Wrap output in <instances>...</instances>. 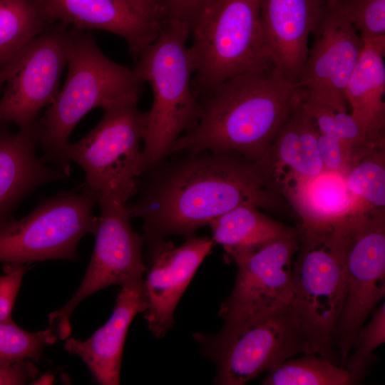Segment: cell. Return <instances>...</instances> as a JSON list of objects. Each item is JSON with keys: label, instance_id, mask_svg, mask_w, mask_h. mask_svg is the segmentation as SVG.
I'll return each instance as SVG.
<instances>
[{"label": "cell", "instance_id": "cell-31", "mask_svg": "<svg viewBox=\"0 0 385 385\" xmlns=\"http://www.w3.org/2000/svg\"><path fill=\"white\" fill-rule=\"evenodd\" d=\"M167 17L186 23L190 31L204 11L215 0H157Z\"/></svg>", "mask_w": 385, "mask_h": 385}, {"label": "cell", "instance_id": "cell-29", "mask_svg": "<svg viewBox=\"0 0 385 385\" xmlns=\"http://www.w3.org/2000/svg\"><path fill=\"white\" fill-rule=\"evenodd\" d=\"M363 40L385 36V0H327Z\"/></svg>", "mask_w": 385, "mask_h": 385}, {"label": "cell", "instance_id": "cell-23", "mask_svg": "<svg viewBox=\"0 0 385 385\" xmlns=\"http://www.w3.org/2000/svg\"><path fill=\"white\" fill-rule=\"evenodd\" d=\"M259 208L251 204L241 205L208 225L212 232V240L223 247L230 259L294 230L262 213Z\"/></svg>", "mask_w": 385, "mask_h": 385}, {"label": "cell", "instance_id": "cell-17", "mask_svg": "<svg viewBox=\"0 0 385 385\" xmlns=\"http://www.w3.org/2000/svg\"><path fill=\"white\" fill-rule=\"evenodd\" d=\"M148 307L143 277L122 286L112 315L88 339L68 337L65 349L78 356L87 366L95 381L102 385H118L125 339L134 317Z\"/></svg>", "mask_w": 385, "mask_h": 385}, {"label": "cell", "instance_id": "cell-1", "mask_svg": "<svg viewBox=\"0 0 385 385\" xmlns=\"http://www.w3.org/2000/svg\"><path fill=\"white\" fill-rule=\"evenodd\" d=\"M170 155L141 175L136 200L126 205L131 217L143 221L148 252L162 246L167 236H195L198 229L239 205L277 204L279 196L267 188L256 163L237 153Z\"/></svg>", "mask_w": 385, "mask_h": 385}, {"label": "cell", "instance_id": "cell-3", "mask_svg": "<svg viewBox=\"0 0 385 385\" xmlns=\"http://www.w3.org/2000/svg\"><path fill=\"white\" fill-rule=\"evenodd\" d=\"M190 36L186 23L166 17L156 38L136 58L133 69L153 94L142 140L143 174L166 159L177 139L197 122L200 103L192 88Z\"/></svg>", "mask_w": 385, "mask_h": 385}, {"label": "cell", "instance_id": "cell-6", "mask_svg": "<svg viewBox=\"0 0 385 385\" xmlns=\"http://www.w3.org/2000/svg\"><path fill=\"white\" fill-rule=\"evenodd\" d=\"M260 1L215 0L191 29L192 88L197 99L235 75L273 64L264 46Z\"/></svg>", "mask_w": 385, "mask_h": 385}, {"label": "cell", "instance_id": "cell-16", "mask_svg": "<svg viewBox=\"0 0 385 385\" xmlns=\"http://www.w3.org/2000/svg\"><path fill=\"white\" fill-rule=\"evenodd\" d=\"M327 9V0H260V20L266 53L297 87L307 57L308 41Z\"/></svg>", "mask_w": 385, "mask_h": 385}, {"label": "cell", "instance_id": "cell-34", "mask_svg": "<svg viewBox=\"0 0 385 385\" xmlns=\"http://www.w3.org/2000/svg\"><path fill=\"white\" fill-rule=\"evenodd\" d=\"M3 84H4V80L1 73H0V92L1 91Z\"/></svg>", "mask_w": 385, "mask_h": 385}, {"label": "cell", "instance_id": "cell-26", "mask_svg": "<svg viewBox=\"0 0 385 385\" xmlns=\"http://www.w3.org/2000/svg\"><path fill=\"white\" fill-rule=\"evenodd\" d=\"M265 385H349L348 371L316 354L287 359L267 371Z\"/></svg>", "mask_w": 385, "mask_h": 385}, {"label": "cell", "instance_id": "cell-30", "mask_svg": "<svg viewBox=\"0 0 385 385\" xmlns=\"http://www.w3.org/2000/svg\"><path fill=\"white\" fill-rule=\"evenodd\" d=\"M26 271L27 265H4L5 274L0 276V321L11 319V312Z\"/></svg>", "mask_w": 385, "mask_h": 385}, {"label": "cell", "instance_id": "cell-20", "mask_svg": "<svg viewBox=\"0 0 385 385\" xmlns=\"http://www.w3.org/2000/svg\"><path fill=\"white\" fill-rule=\"evenodd\" d=\"M37 145L34 129L14 133L0 123V225L34 190L70 176V171L38 158Z\"/></svg>", "mask_w": 385, "mask_h": 385}, {"label": "cell", "instance_id": "cell-15", "mask_svg": "<svg viewBox=\"0 0 385 385\" xmlns=\"http://www.w3.org/2000/svg\"><path fill=\"white\" fill-rule=\"evenodd\" d=\"M214 245L212 238L193 236L177 247L168 242L149 255L150 268L145 280L148 307L144 317L155 337H163L173 326L180 299Z\"/></svg>", "mask_w": 385, "mask_h": 385}, {"label": "cell", "instance_id": "cell-7", "mask_svg": "<svg viewBox=\"0 0 385 385\" xmlns=\"http://www.w3.org/2000/svg\"><path fill=\"white\" fill-rule=\"evenodd\" d=\"M299 235V255L292 270V308L313 353L337 364L334 332L346 290L342 247L334 229Z\"/></svg>", "mask_w": 385, "mask_h": 385}, {"label": "cell", "instance_id": "cell-9", "mask_svg": "<svg viewBox=\"0 0 385 385\" xmlns=\"http://www.w3.org/2000/svg\"><path fill=\"white\" fill-rule=\"evenodd\" d=\"M346 276L342 311L334 332L345 364L356 334L385 294V209L353 213L334 228Z\"/></svg>", "mask_w": 385, "mask_h": 385}, {"label": "cell", "instance_id": "cell-24", "mask_svg": "<svg viewBox=\"0 0 385 385\" xmlns=\"http://www.w3.org/2000/svg\"><path fill=\"white\" fill-rule=\"evenodd\" d=\"M53 24L34 0H0L1 75L26 46Z\"/></svg>", "mask_w": 385, "mask_h": 385}, {"label": "cell", "instance_id": "cell-14", "mask_svg": "<svg viewBox=\"0 0 385 385\" xmlns=\"http://www.w3.org/2000/svg\"><path fill=\"white\" fill-rule=\"evenodd\" d=\"M312 35L314 42L297 87L337 111H347L346 89L364 40L327 1L325 13Z\"/></svg>", "mask_w": 385, "mask_h": 385}, {"label": "cell", "instance_id": "cell-10", "mask_svg": "<svg viewBox=\"0 0 385 385\" xmlns=\"http://www.w3.org/2000/svg\"><path fill=\"white\" fill-rule=\"evenodd\" d=\"M95 196L62 191L42 200L20 220L0 225V262L28 265L48 260H73L77 246L88 233L94 235L97 217Z\"/></svg>", "mask_w": 385, "mask_h": 385}, {"label": "cell", "instance_id": "cell-25", "mask_svg": "<svg viewBox=\"0 0 385 385\" xmlns=\"http://www.w3.org/2000/svg\"><path fill=\"white\" fill-rule=\"evenodd\" d=\"M344 177L359 212L385 209V144L358 152Z\"/></svg>", "mask_w": 385, "mask_h": 385}, {"label": "cell", "instance_id": "cell-21", "mask_svg": "<svg viewBox=\"0 0 385 385\" xmlns=\"http://www.w3.org/2000/svg\"><path fill=\"white\" fill-rule=\"evenodd\" d=\"M302 220L301 232L328 233L348 215L359 212L345 177L323 170L286 185L281 191Z\"/></svg>", "mask_w": 385, "mask_h": 385}, {"label": "cell", "instance_id": "cell-19", "mask_svg": "<svg viewBox=\"0 0 385 385\" xmlns=\"http://www.w3.org/2000/svg\"><path fill=\"white\" fill-rule=\"evenodd\" d=\"M52 23L83 31L101 30L119 36L136 59L156 38L161 24L116 0H34Z\"/></svg>", "mask_w": 385, "mask_h": 385}, {"label": "cell", "instance_id": "cell-2", "mask_svg": "<svg viewBox=\"0 0 385 385\" xmlns=\"http://www.w3.org/2000/svg\"><path fill=\"white\" fill-rule=\"evenodd\" d=\"M302 98L273 64L235 75L198 99L197 123L170 154L232 151L256 163Z\"/></svg>", "mask_w": 385, "mask_h": 385}, {"label": "cell", "instance_id": "cell-27", "mask_svg": "<svg viewBox=\"0 0 385 385\" xmlns=\"http://www.w3.org/2000/svg\"><path fill=\"white\" fill-rule=\"evenodd\" d=\"M57 339L50 327L31 332L21 329L12 319L0 321V367L22 361H38L45 347Z\"/></svg>", "mask_w": 385, "mask_h": 385}, {"label": "cell", "instance_id": "cell-5", "mask_svg": "<svg viewBox=\"0 0 385 385\" xmlns=\"http://www.w3.org/2000/svg\"><path fill=\"white\" fill-rule=\"evenodd\" d=\"M140 96H130L103 108L102 118L85 137L66 150L67 162L84 170L86 187L98 202L110 199L123 203L138 192L143 174L140 143L146 112L138 108Z\"/></svg>", "mask_w": 385, "mask_h": 385}, {"label": "cell", "instance_id": "cell-8", "mask_svg": "<svg viewBox=\"0 0 385 385\" xmlns=\"http://www.w3.org/2000/svg\"><path fill=\"white\" fill-rule=\"evenodd\" d=\"M194 337L216 364L215 384L242 385L298 354H314L292 305L257 320L224 324L215 335Z\"/></svg>", "mask_w": 385, "mask_h": 385}, {"label": "cell", "instance_id": "cell-28", "mask_svg": "<svg viewBox=\"0 0 385 385\" xmlns=\"http://www.w3.org/2000/svg\"><path fill=\"white\" fill-rule=\"evenodd\" d=\"M385 342V304L374 310L371 321L359 330L353 344L354 352L349 355L344 367L352 384H356L374 360V350Z\"/></svg>", "mask_w": 385, "mask_h": 385}, {"label": "cell", "instance_id": "cell-22", "mask_svg": "<svg viewBox=\"0 0 385 385\" xmlns=\"http://www.w3.org/2000/svg\"><path fill=\"white\" fill-rule=\"evenodd\" d=\"M346 98L351 115L369 140L385 144V36L364 40Z\"/></svg>", "mask_w": 385, "mask_h": 385}, {"label": "cell", "instance_id": "cell-12", "mask_svg": "<svg viewBox=\"0 0 385 385\" xmlns=\"http://www.w3.org/2000/svg\"><path fill=\"white\" fill-rule=\"evenodd\" d=\"M70 47V29L60 22L26 46L2 73L5 87L0 98V123L34 129L39 111L50 106L60 91Z\"/></svg>", "mask_w": 385, "mask_h": 385}, {"label": "cell", "instance_id": "cell-33", "mask_svg": "<svg viewBox=\"0 0 385 385\" xmlns=\"http://www.w3.org/2000/svg\"><path fill=\"white\" fill-rule=\"evenodd\" d=\"M136 13L158 24L167 17L157 0H116Z\"/></svg>", "mask_w": 385, "mask_h": 385}, {"label": "cell", "instance_id": "cell-13", "mask_svg": "<svg viewBox=\"0 0 385 385\" xmlns=\"http://www.w3.org/2000/svg\"><path fill=\"white\" fill-rule=\"evenodd\" d=\"M299 230L233 256L237 267L234 288L219 314L225 324L257 320L291 305L292 258L299 248Z\"/></svg>", "mask_w": 385, "mask_h": 385}, {"label": "cell", "instance_id": "cell-18", "mask_svg": "<svg viewBox=\"0 0 385 385\" xmlns=\"http://www.w3.org/2000/svg\"><path fill=\"white\" fill-rule=\"evenodd\" d=\"M318 135L314 120L302 106V98L272 144L256 162L270 190L279 195L286 185L324 170Z\"/></svg>", "mask_w": 385, "mask_h": 385}, {"label": "cell", "instance_id": "cell-32", "mask_svg": "<svg viewBox=\"0 0 385 385\" xmlns=\"http://www.w3.org/2000/svg\"><path fill=\"white\" fill-rule=\"evenodd\" d=\"M38 369L32 361H22L0 367V385H21L37 377Z\"/></svg>", "mask_w": 385, "mask_h": 385}, {"label": "cell", "instance_id": "cell-4", "mask_svg": "<svg viewBox=\"0 0 385 385\" xmlns=\"http://www.w3.org/2000/svg\"><path fill=\"white\" fill-rule=\"evenodd\" d=\"M70 35L66 80L34 128L37 145L43 150L41 159L69 171L66 150L81 119L95 108L140 96L143 85L133 68L108 58L90 33L71 28Z\"/></svg>", "mask_w": 385, "mask_h": 385}, {"label": "cell", "instance_id": "cell-11", "mask_svg": "<svg viewBox=\"0 0 385 385\" xmlns=\"http://www.w3.org/2000/svg\"><path fill=\"white\" fill-rule=\"evenodd\" d=\"M96 242L85 276L64 306L48 314V324L63 340L71 334L70 317L85 299L106 287L123 286L141 278L147 268L143 258L144 239L135 232L125 203L110 199L97 202Z\"/></svg>", "mask_w": 385, "mask_h": 385}]
</instances>
